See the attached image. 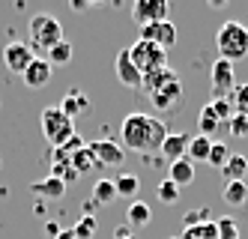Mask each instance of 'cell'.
<instances>
[{
	"mask_svg": "<svg viewBox=\"0 0 248 239\" xmlns=\"http://www.w3.org/2000/svg\"><path fill=\"white\" fill-rule=\"evenodd\" d=\"M33 60H36V54H33V48L27 42H9L3 48V63H6L9 72H15V75H24Z\"/></svg>",
	"mask_w": 248,
	"mask_h": 239,
	"instance_id": "9",
	"label": "cell"
},
{
	"mask_svg": "<svg viewBox=\"0 0 248 239\" xmlns=\"http://www.w3.org/2000/svg\"><path fill=\"white\" fill-rule=\"evenodd\" d=\"M198 128H201V135L203 138H212L218 132V128H224V123L216 117V111H212V108L206 105V108H201V117H198Z\"/></svg>",
	"mask_w": 248,
	"mask_h": 239,
	"instance_id": "22",
	"label": "cell"
},
{
	"mask_svg": "<svg viewBox=\"0 0 248 239\" xmlns=\"http://www.w3.org/2000/svg\"><path fill=\"white\" fill-rule=\"evenodd\" d=\"M87 6H90V3H84V0H72V9H75V12H81V9H87Z\"/></svg>",
	"mask_w": 248,
	"mask_h": 239,
	"instance_id": "39",
	"label": "cell"
},
{
	"mask_svg": "<svg viewBox=\"0 0 248 239\" xmlns=\"http://www.w3.org/2000/svg\"><path fill=\"white\" fill-rule=\"evenodd\" d=\"M227 128H230L233 138H245L248 135V114H233L230 123H227Z\"/></svg>",
	"mask_w": 248,
	"mask_h": 239,
	"instance_id": "32",
	"label": "cell"
},
{
	"mask_svg": "<svg viewBox=\"0 0 248 239\" xmlns=\"http://www.w3.org/2000/svg\"><path fill=\"white\" fill-rule=\"evenodd\" d=\"M96 218L93 215H81V222L72 227V233H75V239H93V233H96Z\"/></svg>",
	"mask_w": 248,
	"mask_h": 239,
	"instance_id": "29",
	"label": "cell"
},
{
	"mask_svg": "<svg viewBox=\"0 0 248 239\" xmlns=\"http://www.w3.org/2000/svg\"><path fill=\"white\" fill-rule=\"evenodd\" d=\"M209 108L216 111V117H218L221 123H230V117L236 114V111H233V105H230L227 99H212V102H209Z\"/></svg>",
	"mask_w": 248,
	"mask_h": 239,
	"instance_id": "31",
	"label": "cell"
},
{
	"mask_svg": "<svg viewBox=\"0 0 248 239\" xmlns=\"http://www.w3.org/2000/svg\"><path fill=\"white\" fill-rule=\"evenodd\" d=\"M180 239H203V236H201V230H198V227H186Z\"/></svg>",
	"mask_w": 248,
	"mask_h": 239,
	"instance_id": "37",
	"label": "cell"
},
{
	"mask_svg": "<svg viewBox=\"0 0 248 239\" xmlns=\"http://www.w3.org/2000/svg\"><path fill=\"white\" fill-rule=\"evenodd\" d=\"M155 191H158V200H162V204H176V200H180V186L170 182V179H162Z\"/></svg>",
	"mask_w": 248,
	"mask_h": 239,
	"instance_id": "28",
	"label": "cell"
},
{
	"mask_svg": "<svg viewBox=\"0 0 248 239\" xmlns=\"http://www.w3.org/2000/svg\"><path fill=\"white\" fill-rule=\"evenodd\" d=\"M203 222H206V209H191V212H186V227H198Z\"/></svg>",
	"mask_w": 248,
	"mask_h": 239,
	"instance_id": "34",
	"label": "cell"
},
{
	"mask_svg": "<svg viewBox=\"0 0 248 239\" xmlns=\"http://www.w3.org/2000/svg\"><path fill=\"white\" fill-rule=\"evenodd\" d=\"M87 105H90V102H87V96L81 93V90H69V93L63 96V102H60L57 108H60V111H63L69 120H75L81 111H87Z\"/></svg>",
	"mask_w": 248,
	"mask_h": 239,
	"instance_id": "16",
	"label": "cell"
},
{
	"mask_svg": "<svg viewBox=\"0 0 248 239\" xmlns=\"http://www.w3.org/2000/svg\"><path fill=\"white\" fill-rule=\"evenodd\" d=\"M150 207L147 204H140V200H138V204H132L129 207V212H126V222H129V227H147L150 224Z\"/></svg>",
	"mask_w": 248,
	"mask_h": 239,
	"instance_id": "26",
	"label": "cell"
},
{
	"mask_svg": "<svg viewBox=\"0 0 248 239\" xmlns=\"http://www.w3.org/2000/svg\"><path fill=\"white\" fill-rule=\"evenodd\" d=\"M120 146H129L135 153H150L158 150L168 138V126L165 120L150 117V114H129L120 126Z\"/></svg>",
	"mask_w": 248,
	"mask_h": 239,
	"instance_id": "1",
	"label": "cell"
},
{
	"mask_svg": "<svg viewBox=\"0 0 248 239\" xmlns=\"http://www.w3.org/2000/svg\"><path fill=\"white\" fill-rule=\"evenodd\" d=\"M230 159V153H227V143H221V141H212V150H209V164H212V168H224V161Z\"/></svg>",
	"mask_w": 248,
	"mask_h": 239,
	"instance_id": "30",
	"label": "cell"
},
{
	"mask_svg": "<svg viewBox=\"0 0 248 239\" xmlns=\"http://www.w3.org/2000/svg\"><path fill=\"white\" fill-rule=\"evenodd\" d=\"M176 78V72L170 69V66H162V69H153L150 75H144V81H140V90H144L147 96H153L155 90H162L165 84H170Z\"/></svg>",
	"mask_w": 248,
	"mask_h": 239,
	"instance_id": "14",
	"label": "cell"
},
{
	"mask_svg": "<svg viewBox=\"0 0 248 239\" xmlns=\"http://www.w3.org/2000/svg\"><path fill=\"white\" fill-rule=\"evenodd\" d=\"M216 45H218V57L227 63L248 57V27L242 21H224L216 33Z\"/></svg>",
	"mask_w": 248,
	"mask_h": 239,
	"instance_id": "2",
	"label": "cell"
},
{
	"mask_svg": "<svg viewBox=\"0 0 248 239\" xmlns=\"http://www.w3.org/2000/svg\"><path fill=\"white\" fill-rule=\"evenodd\" d=\"M99 164H96V159H93V153H90V146H81L78 153H72V171L78 174V176H84V174H90V171H96Z\"/></svg>",
	"mask_w": 248,
	"mask_h": 239,
	"instance_id": "23",
	"label": "cell"
},
{
	"mask_svg": "<svg viewBox=\"0 0 248 239\" xmlns=\"http://www.w3.org/2000/svg\"><path fill=\"white\" fill-rule=\"evenodd\" d=\"M209 150H212V138H188V146H186V159L188 161H206L209 159Z\"/></svg>",
	"mask_w": 248,
	"mask_h": 239,
	"instance_id": "19",
	"label": "cell"
},
{
	"mask_svg": "<svg viewBox=\"0 0 248 239\" xmlns=\"http://www.w3.org/2000/svg\"><path fill=\"white\" fill-rule=\"evenodd\" d=\"M140 39L158 45L162 51H168V48L176 45V24L170 21V18L168 21H155V24H144L140 27Z\"/></svg>",
	"mask_w": 248,
	"mask_h": 239,
	"instance_id": "6",
	"label": "cell"
},
{
	"mask_svg": "<svg viewBox=\"0 0 248 239\" xmlns=\"http://www.w3.org/2000/svg\"><path fill=\"white\" fill-rule=\"evenodd\" d=\"M221 174H224V179H227V182H239V179L248 174V159H245L242 153H233V156L224 161Z\"/></svg>",
	"mask_w": 248,
	"mask_h": 239,
	"instance_id": "18",
	"label": "cell"
},
{
	"mask_svg": "<svg viewBox=\"0 0 248 239\" xmlns=\"http://www.w3.org/2000/svg\"><path fill=\"white\" fill-rule=\"evenodd\" d=\"M45 54H48L45 60H48L51 66H66L69 60H72V54H75V51H72V45H69L66 39H60V42H57L54 48H48Z\"/></svg>",
	"mask_w": 248,
	"mask_h": 239,
	"instance_id": "24",
	"label": "cell"
},
{
	"mask_svg": "<svg viewBox=\"0 0 248 239\" xmlns=\"http://www.w3.org/2000/svg\"><path fill=\"white\" fill-rule=\"evenodd\" d=\"M36 194H42V197H63L66 194V182L63 179H57V176H48V179H39V182H33L30 186Z\"/></svg>",
	"mask_w": 248,
	"mask_h": 239,
	"instance_id": "20",
	"label": "cell"
},
{
	"mask_svg": "<svg viewBox=\"0 0 248 239\" xmlns=\"http://www.w3.org/2000/svg\"><path fill=\"white\" fill-rule=\"evenodd\" d=\"M198 230H201L203 239H218V227H216V222H209V218L203 224H198Z\"/></svg>",
	"mask_w": 248,
	"mask_h": 239,
	"instance_id": "35",
	"label": "cell"
},
{
	"mask_svg": "<svg viewBox=\"0 0 248 239\" xmlns=\"http://www.w3.org/2000/svg\"><path fill=\"white\" fill-rule=\"evenodd\" d=\"M42 135L54 150H60V146L75 135V120H69L57 105H51L42 111Z\"/></svg>",
	"mask_w": 248,
	"mask_h": 239,
	"instance_id": "4",
	"label": "cell"
},
{
	"mask_svg": "<svg viewBox=\"0 0 248 239\" xmlns=\"http://www.w3.org/2000/svg\"><path fill=\"white\" fill-rule=\"evenodd\" d=\"M129 57H132V63H135V69L140 72V75H150L153 69L168 66V51H162L153 42H144V39H138L129 48Z\"/></svg>",
	"mask_w": 248,
	"mask_h": 239,
	"instance_id": "5",
	"label": "cell"
},
{
	"mask_svg": "<svg viewBox=\"0 0 248 239\" xmlns=\"http://www.w3.org/2000/svg\"><path fill=\"white\" fill-rule=\"evenodd\" d=\"M87 146H90V153H93L99 168H117V164H123V159H126V150H123L117 141H108V138H102L96 143H87Z\"/></svg>",
	"mask_w": 248,
	"mask_h": 239,
	"instance_id": "10",
	"label": "cell"
},
{
	"mask_svg": "<svg viewBox=\"0 0 248 239\" xmlns=\"http://www.w3.org/2000/svg\"><path fill=\"white\" fill-rule=\"evenodd\" d=\"M114 239H135L132 236V227H117L114 230Z\"/></svg>",
	"mask_w": 248,
	"mask_h": 239,
	"instance_id": "36",
	"label": "cell"
},
{
	"mask_svg": "<svg viewBox=\"0 0 248 239\" xmlns=\"http://www.w3.org/2000/svg\"><path fill=\"white\" fill-rule=\"evenodd\" d=\"M168 0H138L132 6V18L144 27V24H155V21H168Z\"/></svg>",
	"mask_w": 248,
	"mask_h": 239,
	"instance_id": "8",
	"label": "cell"
},
{
	"mask_svg": "<svg viewBox=\"0 0 248 239\" xmlns=\"http://www.w3.org/2000/svg\"><path fill=\"white\" fill-rule=\"evenodd\" d=\"M221 197H224V204H230V207H242V204H248V186L242 179L239 182H224Z\"/></svg>",
	"mask_w": 248,
	"mask_h": 239,
	"instance_id": "21",
	"label": "cell"
},
{
	"mask_svg": "<svg viewBox=\"0 0 248 239\" xmlns=\"http://www.w3.org/2000/svg\"><path fill=\"white\" fill-rule=\"evenodd\" d=\"M216 227H218V239H239V224L233 218H221V222H216Z\"/></svg>",
	"mask_w": 248,
	"mask_h": 239,
	"instance_id": "33",
	"label": "cell"
},
{
	"mask_svg": "<svg viewBox=\"0 0 248 239\" xmlns=\"http://www.w3.org/2000/svg\"><path fill=\"white\" fill-rule=\"evenodd\" d=\"M147 99L153 102L155 111H162V114L176 111V108L183 105V84H180V78H173L170 84H165L162 90H155V93H153V96H147Z\"/></svg>",
	"mask_w": 248,
	"mask_h": 239,
	"instance_id": "11",
	"label": "cell"
},
{
	"mask_svg": "<svg viewBox=\"0 0 248 239\" xmlns=\"http://www.w3.org/2000/svg\"><path fill=\"white\" fill-rule=\"evenodd\" d=\"M209 81H212V96L216 99H227L230 90L236 87V78H233V63L227 60H216L212 63V72H209Z\"/></svg>",
	"mask_w": 248,
	"mask_h": 239,
	"instance_id": "7",
	"label": "cell"
},
{
	"mask_svg": "<svg viewBox=\"0 0 248 239\" xmlns=\"http://www.w3.org/2000/svg\"><path fill=\"white\" fill-rule=\"evenodd\" d=\"M114 189H117V197H135L140 189V179L135 174H120L114 179Z\"/></svg>",
	"mask_w": 248,
	"mask_h": 239,
	"instance_id": "25",
	"label": "cell"
},
{
	"mask_svg": "<svg viewBox=\"0 0 248 239\" xmlns=\"http://www.w3.org/2000/svg\"><path fill=\"white\" fill-rule=\"evenodd\" d=\"M170 182H176V186H188V182L194 179V161H188L186 156L183 159H176V161H170V176H168Z\"/></svg>",
	"mask_w": 248,
	"mask_h": 239,
	"instance_id": "17",
	"label": "cell"
},
{
	"mask_svg": "<svg viewBox=\"0 0 248 239\" xmlns=\"http://www.w3.org/2000/svg\"><path fill=\"white\" fill-rule=\"evenodd\" d=\"M54 239H75V233H72V227H66V230H60Z\"/></svg>",
	"mask_w": 248,
	"mask_h": 239,
	"instance_id": "38",
	"label": "cell"
},
{
	"mask_svg": "<svg viewBox=\"0 0 248 239\" xmlns=\"http://www.w3.org/2000/svg\"><path fill=\"white\" fill-rule=\"evenodd\" d=\"M111 200H117L114 179H99L93 186V204H111Z\"/></svg>",
	"mask_w": 248,
	"mask_h": 239,
	"instance_id": "27",
	"label": "cell"
},
{
	"mask_svg": "<svg viewBox=\"0 0 248 239\" xmlns=\"http://www.w3.org/2000/svg\"><path fill=\"white\" fill-rule=\"evenodd\" d=\"M170 239H180V236H170Z\"/></svg>",
	"mask_w": 248,
	"mask_h": 239,
	"instance_id": "40",
	"label": "cell"
},
{
	"mask_svg": "<svg viewBox=\"0 0 248 239\" xmlns=\"http://www.w3.org/2000/svg\"><path fill=\"white\" fill-rule=\"evenodd\" d=\"M51 72H54V66H51L48 60H42V57H36L30 66H27V72H24V84L27 87H33V90H39V87H45L48 81H51Z\"/></svg>",
	"mask_w": 248,
	"mask_h": 239,
	"instance_id": "13",
	"label": "cell"
},
{
	"mask_svg": "<svg viewBox=\"0 0 248 239\" xmlns=\"http://www.w3.org/2000/svg\"><path fill=\"white\" fill-rule=\"evenodd\" d=\"M114 69H117V78H120V84H123V87H129V90H140V81H144V75H140V72L135 69V63H132V57H129V48H123V51L117 54Z\"/></svg>",
	"mask_w": 248,
	"mask_h": 239,
	"instance_id": "12",
	"label": "cell"
},
{
	"mask_svg": "<svg viewBox=\"0 0 248 239\" xmlns=\"http://www.w3.org/2000/svg\"><path fill=\"white\" fill-rule=\"evenodd\" d=\"M27 30H30V48L36 51V48H42V51H48V48H54L60 39H63V27H60V21L54 15H48V12H39V15H33L30 18V24H27Z\"/></svg>",
	"mask_w": 248,
	"mask_h": 239,
	"instance_id": "3",
	"label": "cell"
},
{
	"mask_svg": "<svg viewBox=\"0 0 248 239\" xmlns=\"http://www.w3.org/2000/svg\"><path fill=\"white\" fill-rule=\"evenodd\" d=\"M186 146H188V135L186 132H176V135H168L165 138V143L158 146V153H162L168 161H176V159L186 156Z\"/></svg>",
	"mask_w": 248,
	"mask_h": 239,
	"instance_id": "15",
	"label": "cell"
}]
</instances>
